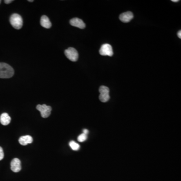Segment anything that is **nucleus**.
<instances>
[{"label":"nucleus","mask_w":181,"mask_h":181,"mask_svg":"<svg viewBox=\"0 0 181 181\" xmlns=\"http://www.w3.org/2000/svg\"><path fill=\"white\" fill-rule=\"evenodd\" d=\"M14 70L6 63H0V78L9 79L13 77Z\"/></svg>","instance_id":"1"},{"label":"nucleus","mask_w":181,"mask_h":181,"mask_svg":"<svg viewBox=\"0 0 181 181\" xmlns=\"http://www.w3.org/2000/svg\"><path fill=\"white\" fill-rule=\"evenodd\" d=\"M11 24L16 29H20L22 27L23 19L21 16L18 14H13L10 18Z\"/></svg>","instance_id":"2"},{"label":"nucleus","mask_w":181,"mask_h":181,"mask_svg":"<svg viewBox=\"0 0 181 181\" xmlns=\"http://www.w3.org/2000/svg\"><path fill=\"white\" fill-rule=\"evenodd\" d=\"M99 92L100 93L99 99L101 102L105 103L109 101L110 97L109 95V89L107 87L101 86L99 88Z\"/></svg>","instance_id":"3"},{"label":"nucleus","mask_w":181,"mask_h":181,"mask_svg":"<svg viewBox=\"0 0 181 181\" xmlns=\"http://www.w3.org/2000/svg\"><path fill=\"white\" fill-rule=\"evenodd\" d=\"M65 56L69 60L72 61H76L79 58L78 52L77 50L73 47H69L64 51Z\"/></svg>","instance_id":"4"},{"label":"nucleus","mask_w":181,"mask_h":181,"mask_svg":"<svg viewBox=\"0 0 181 181\" xmlns=\"http://www.w3.org/2000/svg\"><path fill=\"white\" fill-rule=\"evenodd\" d=\"M36 109L40 112L41 115L43 118H47L51 114V107L50 106L45 104L38 105L36 106Z\"/></svg>","instance_id":"5"},{"label":"nucleus","mask_w":181,"mask_h":181,"mask_svg":"<svg viewBox=\"0 0 181 181\" xmlns=\"http://www.w3.org/2000/svg\"><path fill=\"white\" fill-rule=\"evenodd\" d=\"M99 52L103 56H112L113 55V51L111 45L109 44H104L101 47Z\"/></svg>","instance_id":"6"},{"label":"nucleus","mask_w":181,"mask_h":181,"mask_svg":"<svg viewBox=\"0 0 181 181\" xmlns=\"http://www.w3.org/2000/svg\"><path fill=\"white\" fill-rule=\"evenodd\" d=\"M11 169L13 172L17 173L21 169V161L18 159H13L11 163Z\"/></svg>","instance_id":"7"},{"label":"nucleus","mask_w":181,"mask_h":181,"mask_svg":"<svg viewBox=\"0 0 181 181\" xmlns=\"http://www.w3.org/2000/svg\"><path fill=\"white\" fill-rule=\"evenodd\" d=\"M69 23H70V25H72V26L79 28L80 29L85 28V27H86V25L82 20L78 18H74L70 20Z\"/></svg>","instance_id":"8"},{"label":"nucleus","mask_w":181,"mask_h":181,"mask_svg":"<svg viewBox=\"0 0 181 181\" xmlns=\"http://www.w3.org/2000/svg\"><path fill=\"white\" fill-rule=\"evenodd\" d=\"M133 18V13L131 12H126L122 13L119 16V19L122 22L128 23L130 22Z\"/></svg>","instance_id":"9"},{"label":"nucleus","mask_w":181,"mask_h":181,"mask_svg":"<svg viewBox=\"0 0 181 181\" xmlns=\"http://www.w3.org/2000/svg\"><path fill=\"white\" fill-rule=\"evenodd\" d=\"M19 142L20 145H26L29 143H31L33 142V138L30 136H22L20 137Z\"/></svg>","instance_id":"10"},{"label":"nucleus","mask_w":181,"mask_h":181,"mask_svg":"<svg viewBox=\"0 0 181 181\" xmlns=\"http://www.w3.org/2000/svg\"><path fill=\"white\" fill-rule=\"evenodd\" d=\"M40 24L43 27L49 29L51 28V23L47 16L43 15L40 19Z\"/></svg>","instance_id":"11"},{"label":"nucleus","mask_w":181,"mask_h":181,"mask_svg":"<svg viewBox=\"0 0 181 181\" xmlns=\"http://www.w3.org/2000/svg\"><path fill=\"white\" fill-rule=\"evenodd\" d=\"M11 117L8 114L4 113L0 116V122L2 125H7L11 122Z\"/></svg>","instance_id":"12"},{"label":"nucleus","mask_w":181,"mask_h":181,"mask_svg":"<svg viewBox=\"0 0 181 181\" xmlns=\"http://www.w3.org/2000/svg\"><path fill=\"white\" fill-rule=\"evenodd\" d=\"M69 146L74 150H78L79 149V145L74 142V141H71L69 143Z\"/></svg>","instance_id":"13"},{"label":"nucleus","mask_w":181,"mask_h":181,"mask_svg":"<svg viewBox=\"0 0 181 181\" xmlns=\"http://www.w3.org/2000/svg\"><path fill=\"white\" fill-rule=\"evenodd\" d=\"M87 135H86L84 133H82L78 137V141L79 142H82L85 141L87 140Z\"/></svg>","instance_id":"14"},{"label":"nucleus","mask_w":181,"mask_h":181,"mask_svg":"<svg viewBox=\"0 0 181 181\" xmlns=\"http://www.w3.org/2000/svg\"><path fill=\"white\" fill-rule=\"evenodd\" d=\"M4 157V151L3 150L1 147H0V160H3Z\"/></svg>","instance_id":"15"},{"label":"nucleus","mask_w":181,"mask_h":181,"mask_svg":"<svg viewBox=\"0 0 181 181\" xmlns=\"http://www.w3.org/2000/svg\"><path fill=\"white\" fill-rule=\"evenodd\" d=\"M13 1V0H5V3L6 4H10V3H11V2H12Z\"/></svg>","instance_id":"16"},{"label":"nucleus","mask_w":181,"mask_h":181,"mask_svg":"<svg viewBox=\"0 0 181 181\" xmlns=\"http://www.w3.org/2000/svg\"><path fill=\"white\" fill-rule=\"evenodd\" d=\"M89 132V131L87 129H83V133L84 134H86V135H87L88 133Z\"/></svg>","instance_id":"17"},{"label":"nucleus","mask_w":181,"mask_h":181,"mask_svg":"<svg viewBox=\"0 0 181 181\" xmlns=\"http://www.w3.org/2000/svg\"><path fill=\"white\" fill-rule=\"evenodd\" d=\"M178 36L179 37V38H181V31L180 30L178 32Z\"/></svg>","instance_id":"18"},{"label":"nucleus","mask_w":181,"mask_h":181,"mask_svg":"<svg viewBox=\"0 0 181 181\" xmlns=\"http://www.w3.org/2000/svg\"><path fill=\"white\" fill-rule=\"evenodd\" d=\"M172 1L173 2H178L179 1V0H172Z\"/></svg>","instance_id":"19"},{"label":"nucleus","mask_w":181,"mask_h":181,"mask_svg":"<svg viewBox=\"0 0 181 181\" xmlns=\"http://www.w3.org/2000/svg\"><path fill=\"white\" fill-rule=\"evenodd\" d=\"M28 2H33V0H31V1H30V0H29Z\"/></svg>","instance_id":"20"},{"label":"nucleus","mask_w":181,"mask_h":181,"mask_svg":"<svg viewBox=\"0 0 181 181\" xmlns=\"http://www.w3.org/2000/svg\"><path fill=\"white\" fill-rule=\"evenodd\" d=\"M1 1H0V3H1Z\"/></svg>","instance_id":"21"}]
</instances>
